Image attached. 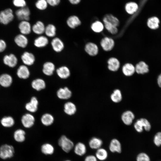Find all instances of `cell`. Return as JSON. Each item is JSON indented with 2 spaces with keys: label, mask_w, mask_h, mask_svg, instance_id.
Instances as JSON below:
<instances>
[{
  "label": "cell",
  "mask_w": 161,
  "mask_h": 161,
  "mask_svg": "<svg viewBox=\"0 0 161 161\" xmlns=\"http://www.w3.org/2000/svg\"><path fill=\"white\" fill-rule=\"evenodd\" d=\"M13 82V78L9 74L4 73L0 75V85L4 87L10 86Z\"/></svg>",
  "instance_id": "5bb4252c"
},
{
  "label": "cell",
  "mask_w": 161,
  "mask_h": 161,
  "mask_svg": "<svg viewBox=\"0 0 161 161\" xmlns=\"http://www.w3.org/2000/svg\"><path fill=\"white\" fill-rule=\"evenodd\" d=\"M44 32L47 36L53 37L56 35V27L52 24H49L45 27Z\"/></svg>",
  "instance_id": "f35d334b"
},
{
  "label": "cell",
  "mask_w": 161,
  "mask_h": 161,
  "mask_svg": "<svg viewBox=\"0 0 161 161\" xmlns=\"http://www.w3.org/2000/svg\"><path fill=\"white\" fill-rule=\"evenodd\" d=\"M160 21L159 18L155 16L149 18L147 21V25L148 27L152 30H156L159 26Z\"/></svg>",
  "instance_id": "d6a6232c"
},
{
  "label": "cell",
  "mask_w": 161,
  "mask_h": 161,
  "mask_svg": "<svg viewBox=\"0 0 161 161\" xmlns=\"http://www.w3.org/2000/svg\"><path fill=\"white\" fill-rule=\"evenodd\" d=\"M97 160L95 156L90 155L85 157L84 161H97Z\"/></svg>",
  "instance_id": "f907efd6"
},
{
  "label": "cell",
  "mask_w": 161,
  "mask_h": 161,
  "mask_svg": "<svg viewBox=\"0 0 161 161\" xmlns=\"http://www.w3.org/2000/svg\"><path fill=\"white\" fill-rule=\"evenodd\" d=\"M95 156L97 160L101 161H104L107 158L108 153L106 149L100 148L97 149Z\"/></svg>",
  "instance_id": "74e56055"
},
{
  "label": "cell",
  "mask_w": 161,
  "mask_h": 161,
  "mask_svg": "<svg viewBox=\"0 0 161 161\" xmlns=\"http://www.w3.org/2000/svg\"><path fill=\"white\" fill-rule=\"evenodd\" d=\"M64 161H71V160H65Z\"/></svg>",
  "instance_id": "db71d44e"
},
{
  "label": "cell",
  "mask_w": 161,
  "mask_h": 161,
  "mask_svg": "<svg viewBox=\"0 0 161 161\" xmlns=\"http://www.w3.org/2000/svg\"><path fill=\"white\" fill-rule=\"evenodd\" d=\"M13 3L15 7L19 8L26 7L27 5L25 0H13Z\"/></svg>",
  "instance_id": "bcb514c9"
},
{
  "label": "cell",
  "mask_w": 161,
  "mask_h": 161,
  "mask_svg": "<svg viewBox=\"0 0 161 161\" xmlns=\"http://www.w3.org/2000/svg\"><path fill=\"white\" fill-rule=\"evenodd\" d=\"M137 161H151V158L147 153L142 152L139 153L136 157Z\"/></svg>",
  "instance_id": "7bdbcfd3"
},
{
  "label": "cell",
  "mask_w": 161,
  "mask_h": 161,
  "mask_svg": "<svg viewBox=\"0 0 161 161\" xmlns=\"http://www.w3.org/2000/svg\"><path fill=\"white\" fill-rule=\"evenodd\" d=\"M45 27L44 23L41 21H37L32 27V30L35 34L41 35L44 32Z\"/></svg>",
  "instance_id": "83f0119b"
},
{
  "label": "cell",
  "mask_w": 161,
  "mask_h": 161,
  "mask_svg": "<svg viewBox=\"0 0 161 161\" xmlns=\"http://www.w3.org/2000/svg\"><path fill=\"white\" fill-rule=\"evenodd\" d=\"M55 66L53 63L51 62L45 63L43 66V73L47 76L52 75L55 70Z\"/></svg>",
  "instance_id": "cb8c5ba5"
},
{
  "label": "cell",
  "mask_w": 161,
  "mask_h": 161,
  "mask_svg": "<svg viewBox=\"0 0 161 161\" xmlns=\"http://www.w3.org/2000/svg\"><path fill=\"white\" fill-rule=\"evenodd\" d=\"M69 2L72 4L76 5L80 2L81 0H68Z\"/></svg>",
  "instance_id": "816d5d0a"
},
{
  "label": "cell",
  "mask_w": 161,
  "mask_h": 161,
  "mask_svg": "<svg viewBox=\"0 0 161 161\" xmlns=\"http://www.w3.org/2000/svg\"><path fill=\"white\" fill-rule=\"evenodd\" d=\"M48 4L52 6H55L58 5L61 0H46Z\"/></svg>",
  "instance_id": "c3c4849f"
},
{
  "label": "cell",
  "mask_w": 161,
  "mask_h": 161,
  "mask_svg": "<svg viewBox=\"0 0 161 161\" xmlns=\"http://www.w3.org/2000/svg\"><path fill=\"white\" fill-rule=\"evenodd\" d=\"M7 44L4 41L0 39V52H3L6 49Z\"/></svg>",
  "instance_id": "681fc988"
},
{
  "label": "cell",
  "mask_w": 161,
  "mask_h": 161,
  "mask_svg": "<svg viewBox=\"0 0 161 161\" xmlns=\"http://www.w3.org/2000/svg\"><path fill=\"white\" fill-rule=\"evenodd\" d=\"M58 143L62 150L66 153L69 152L74 146L73 142L65 135L61 137Z\"/></svg>",
  "instance_id": "7a4b0ae2"
},
{
  "label": "cell",
  "mask_w": 161,
  "mask_h": 161,
  "mask_svg": "<svg viewBox=\"0 0 161 161\" xmlns=\"http://www.w3.org/2000/svg\"><path fill=\"white\" fill-rule=\"evenodd\" d=\"M109 149L112 153H120L122 151V147L120 142L116 139H112L109 144Z\"/></svg>",
  "instance_id": "9a60e30c"
},
{
  "label": "cell",
  "mask_w": 161,
  "mask_h": 161,
  "mask_svg": "<svg viewBox=\"0 0 161 161\" xmlns=\"http://www.w3.org/2000/svg\"><path fill=\"white\" fill-rule=\"evenodd\" d=\"M103 142L100 139L97 137L92 138L89 141V147L93 149H97L101 147Z\"/></svg>",
  "instance_id": "1f68e13d"
},
{
  "label": "cell",
  "mask_w": 161,
  "mask_h": 161,
  "mask_svg": "<svg viewBox=\"0 0 161 161\" xmlns=\"http://www.w3.org/2000/svg\"><path fill=\"white\" fill-rule=\"evenodd\" d=\"M56 73L59 78L62 79L68 78L70 75V72L69 68L66 66H61L56 70Z\"/></svg>",
  "instance_id": "603a6c76"
},
{
  "label": "cell",
  "mask_w": 161,
  "mask_h": 161,
  "mask_svg": "<svg viewBox=\"0 0 161 161\" xmlns=\"http://www.w3.org/2000/svg\"><path fill=\"white\" fill-rule=\"evenodd\" d=\"M111 99L112 101L115 103L120 102L122 99V95L120 90L118 89L115 90L111 95Z\"/></svg>",
  "instance_id": "60d3db41"
},
{
  "label": "cell",
  "mask_w": 161,
  "mask_h": 161,
  "mask_svg": "<svg viewBox=\"0 0 161 161\" xmlns=\"http://www.w3.org/2000/svg\"><path fill=\"white\" fill-rule=\"evenodd\" d=\"M51 44L54 50L57 52H61L64 47L63 42L58 38H54L51 41Z\"/></svg>",
  "instance_id": "e0dca14e"
},
{
  "label": "cell",
  "mask_w": 161,
  "mask_h": 161,
  "mask_svg": "<svg viewBox=\"0 0 161 161\" xmlns=\"http://www.w3.org/2000/svg\"><path fill=\"white\" fill-rule=\"evenodd\" d=\"M18 27L21 34L24 35L30 34L32 30L30 23L27 21H22L20 22Z\"/></svg>",
  "instance_id": "30bf717a"
},
{
  "label": "cell",
  "mask_w": 161,
  "mask_h": 161,
  "mask_svg": "<svg viewBox=\"0 0 161 161\" xmlns=\"http://www.w3.org/2000/svg\"><path fill=\"white\" fill-rule=\"evenodd\" d=\"M48 5L46 0H38L35 3V6L36 8L41 10L46 9Z\"/></svg>",
  "instance_id": "b9f144b4"
},
{
  "label": "cell",
  "mask_w": 161,
  "mask_h": 161,
  "mask_svg": "<svg viewBox=\"0 0 161 161\" xmlns=\"http://www.w3.org/2000/svg\"><path fill=\"white\" fill-rule=\"evenodd\" d=\"M66 23L69 27L72 29H75L80 25L81 22L77 16L72 15L67 18Z\"/></svg>",
  "instance_id": "ffe728a7"
},
{
  "label": "cell",
  "mask_w": 161,
  "mask_h": 161,
  "mask_svg": "<svg viewBox=\"0 0 161 161\" xmlns=\"http://www.w3.org/2000/svg\"><path fill=\"white\" fill-rule=\"evenodd\" d=\"M54 121V118L52 115L49 113L44 114L41 118V121L44 125L48 126L52 125Z\"/></svg>",
  "instance_id": "d590c367"
},
{
  "label": "cell",
  "mask_w": 161,
  "mask_h": 161,
  "mask_svg": "<svg viewBox=\"0 0 161 161\" xmlns=\"http://www.w3.org/2000/svg\"><path fill=\"white\" fill-rule=\"evenodd\" d=\"M48 42V40L47 37L41 35L35 40L34 44V45L37 47L42 48L46 46Z\"/></svg>",
  "instance_id": "4dcf8cb0"
},
{
  "label": "cell",
  "mask_w": 161,
  "mask_h": 161,
  "mask_svg": "<svg viewBox=\"0 0 161 161\" xmlns=\"http://www.w3.org/2000/svg\"><path fill=\"white\" fill-rule=\"evenodd\" d=\"M38 101L35 97H32L30 101L25 105V108L29 112L34 113L38 109Z\"/></svg>",
  "instance_id": "8fae6325"
},
{
  "label": "cell",
  "mask_w": 161,
  "mask_h": 161,
  "mask_svg": "<svg viewBox=\"0 0 161 161\" xmlns=\"http://www.w3.org/2000/svg\"><path fill=\"white\" fill-rule=\"evenodd\" d=\"M54 150V148L53 145L48 143L43 144L41 147V152L46 155H51L53 154Z\"/></svg>",
  "instance_id": "836d02e7"
},
{
  "label": "cell",
  "mask_w": 161,
  "mask_h": 161,
  "mask_svg": "<svg viewBox=\"0 0 161 161\" xmlns=\"http://www.w3.org/2000/svg\"><path fill=\"white\" fill-rule=\"evenodd\" d=\"M26 133L21 129H18L14 132L13 137L14 140L18 143H22L26 139Z\"/></svg>",
  "instance_id": "44dd1931"
},
{
  "label": "cell",
  "mask_w": 161,
  "mask_h": 161,
  "mask_svg": "<svg viewBox=\"0 0 161 161\" xmlns=\"http://www.w3.org/2000/svg\"><path fill=\"white\" fill-rule=\"evenodd\" d=\"M74 152L77 155L80 156L84 155L86 152V147L83 143L79 142L77 143L74 147Z\"/></svg>",
  "instance_id": "484cf974"
},
{
  "label": "cell",
  "mask_w": 161,
  "mask_h": 161,
  "mask_svg": "<svg viewBox=\"0 0 161 161\" xmlns=\"http://www.w3.org/2000/svg\"><path fill=\"white\" fill-rule=\"evenodd\" d=\"M31 86L37 91H40L46 87V83L42 79L37 78L33 80L31 83Z\"/></svg>",
  "instance_id": "4316f807"
},
{
  "label": "cell",
  "mask_w": 161,
  "mask_h": 161,
  "mask_svg": "<svg viewBox=\"0 0 161 161\" xmlns=\"http://www.w3.org/2000/svg\"><path fill=\"white\" fill-rule=\"evenodd\" d=\"M153 142L157 147L161 146V132H157L154 135L153 138Z\"/></svg>",
  "instance_id": "ee69618b"
},
{
  "label": "cell",
  "mask_w": 161,
  "mask_h": 161,
  "mask_svg": "<svg viewBox=\"0 0 161 161\" xmlns=\"http://www.w3.org/2000/svg\"><path fill=\"white\" fill-rule=\"evenodd\" d=\"M72 95L71 91L66 87H65L64 88H60L57 92V97L61 99H69L71 97Z\"/></svg>",
  "instance_id": "4fadbf2b"
},
{
  "label": "cell",
  "mask_w": 161,
  "mask_h": 161,
  "mask_svg": "<svg viewBox=\"0 0 161 161\" xmlns=\"http://www.w3.org/2000/svg\"><path fill=\"white\" fill-rule=\"evenodd\" d=\"M77 110L75 105L71 102L66 103L64 106V111L65 113L69 115H72L74 114Z\"/></svg>",
  "instance_id": "f546056e"
},
{
  "label": "cell",
  "mask_w": 161,
  "mask_h": 161,
  "mask_svg": "<svg viewBox=\"0 0 161 161\" xmlns=\"http://www.w3.org/2000/svg\"><path fill=\"white\" fill-rule=\"evenodd\" d=\"M100 45L103 49L106 51L111 50L114 45V40L111 38L105 37L100 41Z\"/></svg>",
  "instance_id": "52a82bcc"
},
{
  "label": "cell",
  "mask_w": 161,
  "mask_h": 161,
  "mask_svg": "<svg viewBox=\"0 0 161 161\" xmlns=\"http://www.w3.org/2000/svg\"><path fill=\"white\" fill-rule=\"evenodd\" d=\"M4 63L9 67L13 68L17 64L18 59L16 56L13 54L5 55L3 58Z\"/></svg>",
  "instance_id": "8992f818"
},
{
  "label": "cell",
  "mask_w": 161,
  "mask_h": 161,
  "mask_svg": "<svg viewBox=\"0 0 161 161\" xmlns=\"http://www.w3.org/2000/svg\"><path fill=\"white\" fill-rule=\"evenodd\" d=\"M157 83L159 86L161 88V73L158 77Z\"/></svg>",
  "instance_id": "f5cc1de1"
},
{
  "label": "cell",
  "mask_w": 161,
  "mask_h": 161,
  "mask_svg": "<svg viewBox=\"0 0 161 161\" xmlns=\"http://www.w3.org/2000/svg\"><path fill=\"white\" fill-rule=\"evenodd\" d=\"M148 65L145 62L141 61L136 65L135 71L138 74H143L148 72Z\"/></svg>",
  "instance_id": "d4e9b609"
},
{
  "label": "cell",
  "mask_w": 161,
  "mask_h": 161,
  "mask_svg": "<svg viewBox=\"0 0 161 161\" xmlns=\"http://www.w3.org/2000/svg\"><path fill=\"white\" fill-rule=\"evenodd\" d=\"M133 113L130 111L124 112L122 114L121 119L123 123L126 125H131L134 118Z\"/></svg>",
  "instance_id": "d6986e66"
},
{
  "label": "cell",
  "mask_w": 161,
  "mask_h": 161,
  "mask_svg": "<svg viewBox=\"0 0 161 161\" xmlns=\"http://www.w3.org/2000/svg\"><path fill=\"white\" fill-rule=\"evenodd\" d=\"M35 118L30 114L27 113L24 115L21 119V122L23 126L25 128H29L34 124Z\"/></svg>",
  "instance_id": "5b68a950"
},
{
  "label": "cell",
  "mask_w": 161,
  "mask_h": 161,
  "mask_svg": "<svg viewBox=\"0 0 161 161\" xmlns=\"http://www.w3.org/2000/svg\"><path fill=\"white\" fill-rule=\"evenodd\" d=\"M17 75L19 78L25 79L29 77L30 72L27 66L25 65H21L17 69Z\"/></svg>",
  "instance_id": "7c38bea8"
},
{
  "label": "cell",
  "mask_w": 161,
  "mask_h": 161,
  "mask_svg": "<svg viewBox=\"0 0 161 161\" xmlns=\"http://www.w3.org/2000/svg\"><path fill=\"white\" fill-rule=\"evenodd\" d=\"M15 152L14 147L12 145L4 144L0 146V158L6 160L12 158Z\"/></svg>",
  "instance_id": "6da1fadb"
},
{
  "label": "cell",
  "mask_w": 161,
  "mask_h": 161,
  "mask_svg": "<svg viewBox=\"0 0 161 161\" xmlns=\"http://www.w3.org/2000/svg\"><path fill=\"white\" fill-rule=\"evenodd\" d=\"M15 15L19 20L29 21L30 11L29 8L26 6L17 10L15 12Z\"/></svg>",
  "instance_id": "277c9868"
},
{
  "label": "cell",
  "mask_w": 161,
  "mask_h": 161,
  "mask_svg": "<svg viewBox=\"0 0 161 161\" xmlns=\"http://www.w3.org/2000/svg\"><path fill=\"white\" fill-rule=\"evenodd\" d=\"M142 122L144 129L147 131H149L151 129V125L149 121L145 118H141Z\"/></svg>",
  "instance_id": "7dc6e473"
},
{
  "label": "cell",
  "mask_w": 161,
  "mask_h": 161,
  "mask_svg": "<svg viewBox=\"0 0 161 161\" xmlns=\"http://www.w3.org/2000/svg\"><path fill=\"white\" fill-rule=\"evenodd\" d=\"M21 58L23 63L26 66L32 65L35 61L34 55L28 52H24L21 56Z\"/></svg>",
  "instance_id": "ba28073f"
},
{
  "label": "cell",
  "mask_w": 161,
  "mask_h": 161,
  "mask_svg": "<svg viewBox=\"0 0 161 161\" xmlns=\"http://www.w3.org/2000/svg\"><path fill=\"white\" fill-rule=\"evenodd\" d=\"M0 122L3 127L10 128L14 125L15 120L11 116H5L1 118Z\"/></svg>",
  "instance_id": "e575fe53"
},
{
  "label": "cell",
  "mask_w": 161,
  "mask_h": 161,
  "mask_svg": "<svg viewBox=\"0 0 161 161\" xmlns=\"http://www.w3.org/2000/svg\"><path fill=\"white\" fill-rule=\"evenodd\" d=\"M85 50L89 55L95 56L98 53V49L97 45L92 42H89L85 46Z\"/></svg>",
  "instance_id": "2e32d148"
},
{
  "label": "cell",
  "mask_w": 161,
  "mask_h": 161,
  "mask_svg": "<svg viewBox=\"0 0 161 161\" xmlns=\"http://www.w3.org/2000/svg\"><path fill=\"white\" fill-rule=\"evenodd\" d=\"M134 127L135 130L138 132L141 133L143 131L144 128L141 118L136 121L134 124Z\"/></svg>",
  "instance_id": "f6af8a7d"
},
{
  "label": "cell",
  "mask_w": 161,
  "mask_h": 161,
  "mask_svg": "<svg viewBox=\"0 0 161 161\" xmlns=\"http://www.w3.org/2000/svg\"><path fill=\"white\" fill-rule=\"evenodd\" d=\"M14 41L18 47L22 48L26 47L28 44V40L25 35L19 34L14 38Z\"/></svg>",
  "instance_id": "ac0fdd59"
},
{
  "label": "cell",
  "mask_w": 161,
  "mask_h": 161,
  "mask_svg": "<svg viewBox=\"0 0 161 161\" xmlns=\"http://www.w3.org/2000/svg\"><path fill=\"white\" fill-rule=\"evenodd\" d=\"M122 72L126 76H130L134 74L135 71V67L131 64L126 63L122 67Z\"/></svg>",
  "instance_id": "f1b7e54d"
},
{
  "label": "cell",
  "mask_w": 161,
  "mask_h": 161,
  "mask_svg": "<svg viewBox=\"0 0 161 161\" xmlns=\"http://www.w3.org/2000/svg\"><path fill=\"white\" fill-rule=\"evenodd\" d=\"M104 26L103 24L100 21H97L92 24L91 28L94 32L99 33L102 32L103 30Z\"/></svg>",
  "instance_id": "ab89813d"
},
{
  "label": "cell",
  "mask_w": 161,
  "mask_h": 161,
  "mask_svg": "<svg viewBox=\"0 0 161 161\" xmlns=\"http://www.w3.org/2000/svg\"><path fill=\"white\" fill-rule=\"evenodd\" d=\"M104 24L117 27L119 24V21L118 19L110 14L106 15L103 19Z\"/></svg>",
  "instance_id": "9c48e42d"
},
{
  "label": "cell",
  "mask_w": 161,
  "mask_h": 161,
  "mask_svg": "<svg viewBox=\"0 0 161 161\" xmlns=\"http://www.w3.org/2000/svg\"><path fill=\"white\" fill-rule=\"evenodd\" d=\"M125 9L127 13L131 15L133 14L138 10V6L135 2H130L126 4Z\"/></svg>",
  "instance_id": "8d00e7d4"
},
{
  "label": "cell",
  "mask_w": 161,
  "mask_h": 161,
  "mask_svg": "<svg viewBox=\"0 0 161 161\" xmlns=\"http://www.w3.org/2000/svg\"><path fill=\"white\" fill-rule=\"evenodd\" d=\"M108 68L109 70L112 72L117 71L120 66L119 61L116 58L112 57L109 59L107 61Z\"/></svg>",
  "instance_id": "7402d4cb"
},
{
  "label": "cell",
  "mask_w": 161,
  "mask_h": 161,
  "mask_svg": "<svg viewBox=\"0 0 161 161\" xmlns=\"http://www.w3.org/2000/svg\"><path fill=\"white\" fill-rule=\"evenodd\" d=\"M14 18L13 10L10 8H7L0 12V23L7 25L11 22Z\"/></svg>",
  "instance_id": "3957f363"
}]
</instances>
